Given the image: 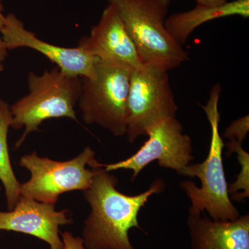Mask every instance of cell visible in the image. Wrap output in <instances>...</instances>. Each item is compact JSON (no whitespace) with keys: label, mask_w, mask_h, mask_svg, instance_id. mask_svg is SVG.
Returning <instances> with one entry per match:
<instances>
[{"label":"cell","mask_w":249,"mask_h":249,"mask_svg":"<svg viewBox=\"0 0 249 249\" xmlns=\"http://www.w3.org/2000/svg\"><path fill=\"white\" fill-rule=\"evenodd\" d=\"M107 1L122 19L144 66L168 72L189 60L165 28L171 0Z\"/></svg>","instance_id":"3"},{"label":"cell","mask_w":249,"mask_h":249,"mask_svg":"<svg viewBox=\"0 0 249 249\" xmlns=\"http://www.w3.org/2000/svg\"><path fill=\"white\" fill-rule=\"evenodd\" d=\"M146 136V142L127 160L110 164L99 163L98 168L107 172L130 170L133 173L132 179H135L147 165L155 160L160 166L180 174L194 159L191 137L183 133V125L176 117L166 118L154 124Z\"/></svg>","instance_id":"8"},{"label":"cell","mask_w":249,"mask_h":249,"mask_svg":"<svg viewBox=\"0 0 249 249\" xmlns=\"http://www.w3.org/2000/svg\"><path fill=\"white\" fill-rule=\"evenodd\" d=\"M1 36L8 51L28 48L36 51L53 62L65 74L79 78H91L98 59L81 47H63L49 43L28 30L24 22L14 14L6 15Z\"/></svg>","instance_id":"9"},{"label":"cell","mask_w":249,"mask_h":249,"mask_svg":"<svg viewBox=\"0 0 249 249\" xmlns=\"http://www.w3.org/2000/svg\"><path fill=\"white\" fill-rule=\"evenodd\" d=\"M196 4L204 5H218L223 4L227 0H196Z\"/></svg>","instance_id":"19"},{"label":"cell","mask_w":249,"mask_h":249,"mask_svg":"<svg viewBox=\"0 0 249 249\" xmlns=\"http://www.w3.org/2000/svg\"><path fill=\"white\" fill-rule=\"evenodd\" d=\"M90 147L76 158L57 161L40 157L37 152L23 156L19 165L31 173V178L21 183L20 196L46 204H55L67 192L86 191L97 172L98 162Z\"/></svg>","instance_id":"6"},{"label":"cell","mask_w":249,"mask_h":249,"mask_svg":"<svg viewBox=\"0 0 249 249\" xmlns=\"http://www.w3.org/2000/svg\"><path fill=\"white\" fill-rule=\"evenodd\" d=\"M0 190H1V188H0Z\"/></svg>","instance_id":"20"},{"label":"cell","mask_w":249,"mask_h":249,"mask_svg":"<svg viewBox=\"0 0 249 249\" xmlns=\"http://www.w3.org/2000/svg\"><path fill=\"white\" fill-rule=\"evenodd\" d=\"M221 91L220 85H214L207 103L202 106L211 129L209 155L202 163L188 165L180 173L183 176L199 178L201 187L191 181H183L180 186L191 201L189 212L203 213L206 211L214 220L231 221L237 219L240 213L229 196L223 164L222 152L225 145L219 133Z\"/></svg>","instance_id":"2"},{"label":"cell","mask_w":249,"mask_h":249,"mask_svg":"<svg viewBox=\"0 0 249 249\" xmlns=\"http://www.w3.org/2000/svg\"><path fill=\"white\" fill-rule=\"evenodd\" d=\"M178 106L168 72L143 67L131 72L127 100V139L133 142L154 124L176 117Z\"/></svg>","instance_id":"7"},{"label":"cell","mask_w":249,"mask_h":249,"mask_svg":"<svg viewBox=\"0 0 249 249\" xmlns=\"http://www.w3.org/2000/svg\"><path fill=\"white\" fill-rule=\"evenodd\" d=\"M191 249H249V215L219 221L189 212Z\"/></svg>","instance_id":"12"},{"label":"cell","mask_w":249,"mask_h":249,"mask_svg":"<svg viewBox=\"0 0 249 249\" xmlns=\"http://www.w3.org/2000/svg\"><path fill=\"white\" fill-rule=\"evenodd\" d=\"M132 69L98 60L91 78H81L78 105L83 121L109 130L116 137L127 134V100Z\"/></svg>","instance_id":"5"},{"label":"cell","mask_w":249,"mask_h":249,"mask_svg":"<svg viewBox=\"0 0 249 249\" xmlns=\"http://www.w3.org/2000/svg\"><path fill=\"white\" fill-rule=\"evenodd\" d=\"M67 210L57 211L55 204L20 196L12 210L0 211V231L22 232L47 242L50 249H65L59 227L71 224Z\"/></svg>","instance_id":"11"},{"label":"cell","mask_w":249,"mask_h":249,"mask_svg":"<svg viewBox=\"0 0 249 249\" xmlns=\"http://www.w3.org/2000/svg\"><path fill=\"white\" fill-rule=\"evenodd\" d=\"M249 17V0H233L218 5L196 4L194 9L171 15L166 18L165 28L174 40L183 47L196 28L219 18Z\"/></svg>","instance_id":"13"},{"label":"cell","mask_w":249,"mask_h":249,"mask_svg":"<svg viewBox=\"0 0 249 249\" xmlns=\"http://www.w3.org/2000/svg\"><path fill=\"white\" fill-rule=\"evenodd\" d=\"M4 6L3 0H0V73L4 71V62L8 55V50L6 49L4 41L1 36V31L4 27L5 22V16L4 14Z\"/></svg>","instance_id":"17"},{"label":"cell","mask_w":249,"mask_h":249,"mask_svg":"<svg viewBox=\"0 0 249 249\" xmlns=\"http://www.w3.org/2000/svg\"><path fill=\"white\" fill-rule=\"evenodd\" d=\"M228 155L236 153L241 170L235 181L228 187L232 200L241 201L249 196V154L244 150L242 143L237 142H227Z\"/></svg>","instance_id":"15"},{"label":"cell","mask_w":249,"mask_h":249,"mask_svg":"<svg viewBox=\"0 0 249 249\" xmlns=\"http://www.w3.org/2000/svg\"><path fill=\"white\" fill-rule=\"evenodd\" d=\"M78 46L100 60L121 64L132 70L145 67L122 19L111 4H108L103 10L89 36L80 39Z\"/></svg>","instance_id":"10"},{"label":"cell","mask_w":249,"mask_h":249,"mask_svg":"<svg viewBox=\"0 0 249 249\" xmlns=\"http://www.w3.org/2000/svg\"><path fill=\"white\" fill-rule=\"evenodd\" d=\"M12 124L11 106L0 98V180L4 185L9 210L20 197L21 183L18 181L10 160L8 132Z\"/></svg>","instance_id":"14"},{"label":"cell","mask_w":249,"mask_h":249,"mask_svg":"<svg viewBox=\"0 0 249 249\" xmlns=\"http://www.w3.org/2000/svg\"><path fill=\"white\" fill-rule=\"evenodd\" d=\"M62 236L65 249H86L83 238L74 237L70 232H63Z\"/></svg>","instance_id":"18"},{"label":"cell","mask_w":249,"mask_h":249,"mask_svg":"<svg viewBox=\"0 0 249 249\" xmlns=\"http://www.w3.org/2000/svg\"><path fill=\"white\" fill-rule=\"evenodd\" d=\"M27 85V94L11 106V127H24L17 148L29 134L40 131L46 120L69 118L77 121L75 107L79 101L81 78L65 74L56 67L42 74L29 72Z\"/></svg>","instance_id":"4"},{"label":"cell","mask_w":249,"mask_h":249,"mask_svg":"<svg viewBox=\"0 0 249 249\" xmlns=\"http://www.w3.org/2000/svg\"><path fill=\"white\" fill-rule=\"evenodd\" d=\"M98 168L91 185L85 191V197L91 211L85 222L83 243L88 249H134L129 237L132 228L142 230L138 215L153 195L165 188L162 178L137 196H127L116 189L119 180Z\"/></svg>","instance_id":"1"},{"label":"cell","mask_w":249,"mask_h":249,"mask_svg":"<svg viewBox=\"0 0 249 249\" xmlns=\"http://www.w3.org/2000/svg\"><path fill=\"white\" fill-rule=\"evenodd\" d=\"M249 130V115L243 116L233 121L226 129L222 137L229 139L230 142H237L242 143L247 138Z\"/></svg>","instance_id":"16"}]
</instances>
